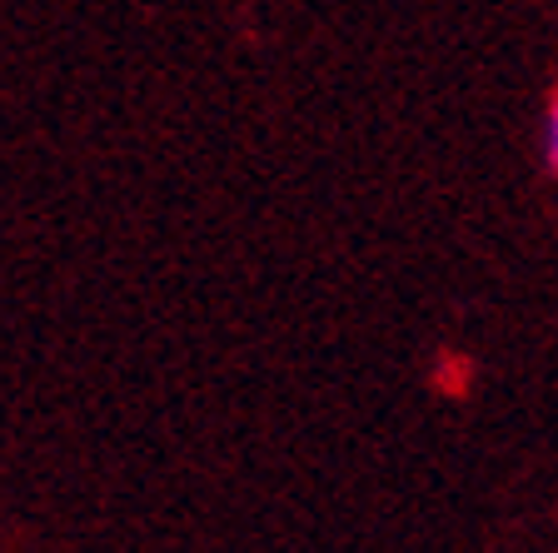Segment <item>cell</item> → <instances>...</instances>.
<instances>
[{
  "label": "cell",
  "instance_id": "obj_1",
  "mask_svg": "<svg viewBox=\"0 0 558 553\" xmlns=\"http://www.w3.org/2000/svg\"><path fill=\"white\" fill-rule=\"evenodd\" d=\"M544 165L558 175V100L548 105V120H544Z\"/></svg>",
  "mask_w": 558,
  "mask_h": 553
}]
</instances>
